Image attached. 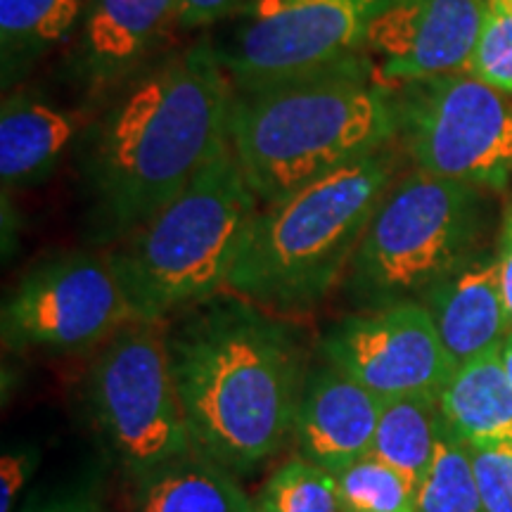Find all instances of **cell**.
<instances>
[{"label": "cell", "mask_w": 512, "mask_h": 512, "mask_svg": "<svg viewBox=\"0 0 512 512\" xmlns=\"http://www.w3.org/2000/svg\"><path fill=\"white\" fill-rule=\"evenodd\" d=\"M489 197L477 185L413 169L384 192L344 275L356 311L420 302L479 252Z\"/></svg>", "instance_id": "obj_6"}, {"label": "cell", "mask_w": 512, "mask_h": 512, "mask_svg": "<svg viewBox=\"0 0 512 512\" xmlns=\"http://www.w3.org/2000/svg\"><path fill=\"white\" fill-rule=\"evenodd\" d=\"M418 512H484L470 451L448 432L444 420L432 467L418 489Z\"/></svg>", "instance_id": "obj_21"}, {"label": "cell", "mask_w": 512, "mask_h": 512, "mask_svg": "<svg viewBox=\"0 0 512 512\" xmlns=\"http://www.w3.org/2000/svg\"><path fill=\"white\" fill-rule=\"evenodd\" d=\"M453 366L501 351L510 332L496 256L479 249L420 299Z\"/></svg>", "instance_id": "obj_16"}, {"label": "cell", "mask_w": 512, "mask_h": 512, "mask_svg": "<svg viewBox=\"0 0 512 512\" xmlns=\"http://www.w3.org/2000/svg\"><path fill=\"white\" fill-rule=\"evenodd\" d=\"M133 318L105 254L62 252L29 268L0 311L8 351L93 349Z\"/></svg>", "instance_id": "obj_10"}, {"label": "cell", "mask_w": 512, "mask_h": 512, "mask_svg": "<svg viewBox=\"0 0 512 512\" xmlns=\"http://www.w3.org/2000/svg\"><path fill=\"white\" fill-rule=\"evenodd\" d=\"M396 138V83L368 53L233 86L228 143L259 204L285 200Z\"/></svg>", "instance_id": "obj_3"}, {"label": "cell", "mask_w": 512, "mask_h": 512, "mask_svg": "<svg viewBox=\"0 0 512 512\" xmlns=\"http://www.w3.org/2000/svg\"><path fill=\"white\" fill-rule=\"evenodd\" d=\"M403 157L392 143L285 200L259 204L226 290L278 316L323 304L344 283L377 204L401 176Z\"/></svg>", "instance_id": "obj_4"}, {"label": "cell", "mask_w": 512, "mask_h": 512, "mask_svg": "<svg viewBox=\"0 0 512 512\" xmlns=\"http://www.w3.org/2000/svg\"><path fill=\"white\" fill-rule=\"evenodd\" d=\"M467 74L512 95V0H486Z\"/></svg>", "instance_id": "obj_24"}, {"label": "cell", "mask_w": 512, "mask_h": 512, "mask_svg": "<svg viewBox=\"0 0 512 512\" xmlns=\"http://www.w3.org/2000/svg\"><path fill=\"white\" fill-rule=\"evenodd\" d=\"M174 27L178 0H86L62 79L91 107L162 55Z\"/></svg>", "instance_id": "obj_12"}, {"label": "cell", "mask_w": 512, "mask_h": 512, "mask_svg": "<svg viewBox=\"0 0 512 512\" xmlns=\"http://www.w3.org/2000/svg\"><path fill=\"white\" fill-rule=\"evenodd\" d=\"M399 138L415 169L484 190L512 188V95L472 74L396 83Z\"/></svg>", "instance_id": "obj_8"}, {"label": "cell", "mask_w": 512, "mask_h": 512, "mask_svg": "<svg viewBox=\"0 0 512 512\" xmlns=\"http://www.w3.org/2000/svg\"><path fill=\"white\" fill-rule=\"evenodd\" d=\"M38 460H41V453H38L36 446H19L3 453V463H0V512H10L15 508L17 496L22 494V489L36 472Z\"/></svg>", "instance_id": "obj_26"}, {"label": "cell", "mask_w": 512, "mask_h": 512, "mask_svg": "<svg viewBox=\"0 0 512 512\" xmlns=\"http://www.w3.org/2000/svg\"><path fill=\"white\" fill-rule=\"evenodd\" d=\"M396 0H247L214 41L233 86H254L363 53Z\"/></svg>", "instance_id": "obj_9"}, {"label": "cell", "mask_w": 512, "mask_h": 512, "mask_svg": "<svg viewBox=\"0 0 512 512\" xmlns=\"http://www.w3.org/2000/svg\"><path fill=\"white\" fill-rule=\"evenodd\" d=\"M437 406L448 432L465 446L512 441V384L501 351L456 366Z\"/></svg>", "instance_id": "obj_18"}, {"label": "cell", "mask_w": 512, "mask_h": 512, "mask_svg": "<svg viewBox=\"0 0 512 512\" xmlns=\"http://www.w3.org/2000/svg\"><path fill=\"white\" fill-rule=\"evenodd\" d=\"M86 0H0V79L19 88L36 64L72 41Z\"/></svg>", "instance_id": "obj_19"}, {"label": "cell", "mask_w": 512, "mask_h": 512, "mask_svg": "<svg viewBox=\"0 0 512 512\" xmlns=\"http://www.w3.org/2000/svg\"><path fill=\"white\" fill-rule=\"evenodd\" d=\"M247 0H178V29H207L226 22Z\"/></svg>", "instance_id": "obj_27"}, {"label": "cell", "mask_w": 512, "mask_h": 512, "mask_svg": "<svg viewBox=\"0 0 512 512\" xmlns=\"http://www.w3.org/2000/svg\"><path fill=\"white\" fill-rule=\"evenodd\" d=\"M344 512H418V489L373 453L337 472Z\"/></svg>", "instance_id": "obj_22"}, {"label": "cell", "mask_w": 512, "mask_h": 512, "mask_svg": "<svg viewBox=\"0 0 512 512\" xmlns=\"http://www.w3.org/2000/svg\"><path fill=\"white\" fill-rule=\"evenodd\" d=\"M318 351L323 361L382 401L401 396L439 399L456 370L422 302L349 313L325 330Z\"/></svg>", "instance_id": "obj_11"}, {"label": "cell", "mask_w": 512, "mask_h": 512, "mask_svg": "<svg viewBox=\"0 0 512 512\" xmlns=\"http://www.w3.org/2000/svg\"><path fill=\"white\" fill-rule=\"evenodd\" d=\"M439 427V406L432 396H401L382 401L370 453L420 489L437 453Z\"/></svg>", "instance_id": "obj_20"}, {"label": "cell", "mask_w": 512, "mask_h": 512, "mask_svg": "<svg viewBox=\"0 0 512 512\" xmlns=\"http://www.w3.org/2000/svg\"><path fill=\"white\" fill-rule=\"evenodd\" d=\"M88 411L131 479L190 451L162 323L131 318L107 339L88 373Z\"/></svg>", "instance_id": "obj_7"}, {"label": "cell", "mask_w": 512, "mask_h": 512, "mask_svg": "<svg viewBox=\"0 0 512 512\" xmlns=\"http://www.w3.org/2000/svg\"><path fill=\"white\" fill-rule=\"evenodd\" d=\"M164 335L192 448L238 477L271 460L309 373L297 328L223 290L171 316Z\"/></svg>", "instance_id": "obj_2"}, {"label": "cell", "mask_w": 512, "mask_h": 512, "mask_svg": "<svg viewBox=\"0 0 512 512\" xmlns=\"http://www.w3.org/2000/svg\"><path fill=\"white\" fill-rule=\"evenodd\" d=\"M484 8L486 0H396L368 29L363 53L394 83L467 72Z\"/></svg>", "instance_id": "obj_13"}, {"label": "cell", "mask_w": 512, "mask_h": 512, "mask_svg": "<svg viewBox=\"0 0 512 512\" xmlns=\"http://www.w3.org/2000/svg\"><path fill=\"white\" fill-rule=\"evenodd\" d=\"M501 356H503V368H505V373H508V380L512 384V330L508 332V337H505Z\"/></svg>", "instance_id": "obj_30"}, {"label": "cell", "mask_w": 512, "mask_h": 512, "mask_svg": "<svg viewBox=\"0 0 512 512\" xmlns=\"http://www.w3.org/2000/svg\"><path fill=\"white\" fill-rule=\"evenodd\" d=\"M230 98L233 81L204 36L86 107L72 159L91 245H117L195 178L228 143Z\"/></svg>", "instance_id": "obj_1"}, {"label": "cell", "mask_w": 512, "mask_h": 512, "mask_svg": "<svg viewBox=\"0 0 512 512\" xmlns=\"http://www.w3.org/2000/svg\"><path fill=\"white\" fill-rule=\"evenodd\" d=\"M256 211L226 143L174 200L105 252L133 318L164 323L226 290Z\"/></svg>", "instance_id": "obj_5"}, {"label": "cell", "mask_w": 512, "mask_h": 512, "mask_svg": "<svg viewBox=\"0 0 512 512\" xmlns=\"http://www.w3.org/2000/svg\"><path fill=\"white\" fill-rule=\"evenodd\" d=\"M86 107H67L36 88H12L0 105V181L3 192L48 183L72 155Z\"/></svg>", "instance_id": "obj_15"}, {"label": "cell", "mask_w": 512, "mask_h": 512, "mask_svg": "<svg viewBox=\"0 0 512 512\" xmlns=\"http://www.w3.org/2000/svg\"><path fill=\"white\" fill-rule=\"evenodd\" d=\"M133 512H256L226 467L195 448L133 479Z\"/></svg>", "instance_id": "obj_17"}, {"label": "cell", "mask_w": 512, "mask_h": 512, "mask_svg": "<svg viewBox=\"0 0 512 512\" xmlns=\"http://www.w3.org/2000/svg\"><path fill=\"white\" fill-rule=\"evenodd\" d=\"M256 512H344L335 475L304 458H292L268 477Z\"/></svg>", "instance_id": "obj_23"}, {"label": "cell", "mask_w": 512, "mask_h": 512, "mask_svg": "<svg viewBox=\"0 0 512 512\" xmlns=\"http://www.w3.org/2000/svg\"><path fill=\"white\" fill-rule=\"evenodd\" d=\"M494 256L498 268V285H501V297L512 330V200L505 202L503 207Z\"/></svg>", "instance_id": "obj_28"}, {"label": "cell", "mask_w": 512, "mask_h": 512, "mask_svg": "<svg viewBox=\"0 0 512 512\" xmlns=\"http://www.w3.org/2000/svg\"><path fill=\"white\" fill-rule=\"evenodd\" d=\"M34 512H98V508L86 498H62V501H55Z\"/></svg>", "instance_id": "obj_29"}, {"label": "cell", "mask_w": 512, "mask_h": 512, "mask_svg": "<svg viewBox=\"0 0 512 512\" xmlns=\"http://www.w3.org/2000/svg\"><path fill=\"white\" fill-rule=\"evenodd\" d=\"M382 399L328 361L309 368L294 418L297 456L330 475L370 456Z\"/></svg>", "instance_id": "obj_14"}, {"label": "cell", "mask_w": 512, "mask_h": 512, "mask_svg": "<svg viewBox=\"0 0 512 512\" xmlns=\"http://www.w3.org/2000/svg\"><path fill=\"white\" fill-rule=\"evenodd\" d=\"M484 512H512V441L467 446Z\"/></svg>", "instance_id": "obj_25"}]
</instances>
